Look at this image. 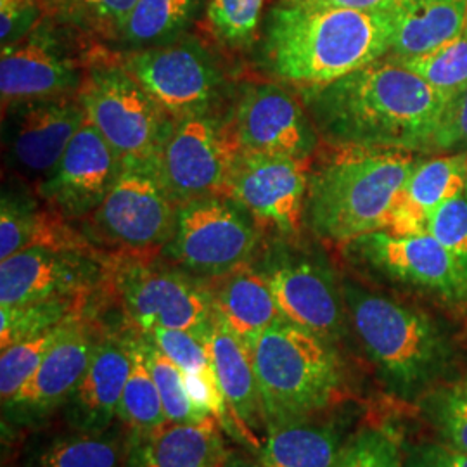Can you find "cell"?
I'll use <instances>...</instances> for the list:
<instances>
[{"instance_id": "obj_1", "label": "cell", "mask_w": 467, "mask_h": 467, "mask_svg": "<svg viewBox=\"0 0 467 467\" xmlns=\"http://www.w3.org/2000/svg\"><path fill=\"white\" fill-rule=\"evenodd\" d=\"M318 134L334 146L434 150L447 102L397 57L303 90Z\"/></svg>"}, {"instance_id": "obj_2", "label": "cell", "mask_w": 467, "mask_h": 467, "mask_svg": "<svg viewBox=\"0 0 467 467\" xmlns=\"http://www.w3.org/2000/svg\"><path fill=\"white\" fill-rule=\"evenodd\" d=\"M393 34V11L283 0L268 19V65L287 84L318 88L381 59Z\"/></svg>"}, {"instance_id": "obj_3", "label": "cell", "mask_w": 467, "mask_h": 467, "mask_svg": "<svg viewBox=\"0 0 467 467\" xmlns=\"http://www.w3.org/2000/svg\"><path fill=\"white\" fill-rule=\"evenodd\" d=\"M416 163L410 150L336 146L310 170L305 204L308 227L341 244L383 231Z\"/></svg>"}, {"instance_id": "obj_4", "label": "cell", "mask_w": 467, "mask_h": 467, "mask_svg": "<svg viewBox=\"0 0 467 467\" xmlns=\"http://www.w3.org/2000/svg\"><path fill=\"white\" fill-rule=\"evenodd\" d=\"M343 298L368 360L397 397L412 400L445 378L453 347L433 317L350 281Z\"/></svg>"}, {"instance_id": "obj_5", "label": "cell", "mask_w": 467, "mask_h": 467, "mask_svg": "<svg viewBox=\"0 0 467 467\" xmlns=\"http://www.w3.org/2000/svg\"><path fill=\"white\" fill-rule=\"evenodd\" d=\"M253 366L268 428L306 419L333 405L343 389V370L333 343L281 318L262 334Z\"/></svg>"}, {"instance_id": "obj_6", "label": "cell", "mask_w": 467, "mask_h": 467, "mask_svg": "<svg viewBox=\"0 0 467 467\" xmlns=\"http://www.w3.org/2000/svg\"><path fill=\"white\" fill-rule=\"evenodd\" d=\"M77 96L85 117L115 150L121 163L156 165L175 121L150 99L127 67H94Z\"/></svg>"}, {"instance_id": "obj_7", "label": "cell", "mask_w": 467, "mask_h": 467, "mask_svg": "<svg viewBox=\"0 0 467 467\" xmlns=\"http://www.w3.org/2000/svg\"><path fill=\"white\" fill-rule=\"evenodd\" d=\"M260 225L227 196H206L177 206L168 258L200 277H223L250 260Z\"/></svg>"}, {"instance_id": "obj_8", "label": "cell", "mask_w": 467, "mask_h": 467, "mask_svg": "<svg viewBox=\"0 0 467 467\" xmlns=\"http://www.w3.org/2000/svg\"><path fill=\"white\" fill-rule=\"evenodd\" d=\"M353 262L389 283L414 289L451 306L467 303V268L431 234H366L350 241Z\"/></svg>"}, {"instance_id": "obj_9", "label": "cell", "mask_w": 467, "mask_h": 467, "mask_svg": "<svg viewBox=\"0 0 467 467\" xmlns=\"http://www.w3.org/2000/svg\"><path fill=\"white\" fill-rule=\"evenodd\" d=\"M235 154L231 127L208 115L187 118L173 123L156 170L179 206L206 196H223Z\"/></svg>"}, {"instance_id": "obj_10", "label": "cell", "mask_w": 467, "mask_h": 467, "mask_svg": "<svg viewBox=\"0 0 467 467\" xmlns=\"http://www.w3.org/2000/svg\"><path fill=\"white\" fill-rule=\"evenodd\" d=\"M173 121L208 115L220 92V73L194 42L154 46L121 63Z\"/></svg>"}, {"instance_id": "obj_11", "label": "cell", "mask_w": 467, "mask_h": 467, "mask_svg": "<svg viewBox=\"0 0 467 467\" xmlns=\"http://www.w3.org/2000/svg\"><path fill=\"white\" fill-rule=\"evenodd\" d=\"M310 160L237 150L223 196L241 204L260 227L291 235L305 220Z\"/></svg>"}, {"instance_id": "obj_12", "label": "cell", "mask_w": 467, "mask_h": 467, "mask_svg": "<svg viewBox=\"0 0 467 467\" xmlns=\"http://www.w3.org/2000/svg\"><path fill=\"white\" fill-rule=\"evenodd\" d=\"M123 306L142 333L181 329L208 337L215 324L213 296L184 274L134 264L121 268Z\"/></svg>"}, {"instance_id": "obj_13", "label": "cell", "mask_w": 467, "mask_h": 467, "mask_svg": "<svg viewBox=\"0 0 467 467\" xmlns=\"http://www.w3.org/2000/svg\"><path fill=\"white\" fill-rule=\"evenodd\" d=\"M177 204L161 184L156 165L123 163L94 222L109 241L132 251L165 246L173 233Z\"/></svg>"}, {"instance_id": "obj_14", "label": "cell", "mask_w": 467, "mask_h": 467, "mask_svg": "<svg viewBox=\"0 0 467 467\" xmlns=\"http://www.w3.org/2000/svg\"><path fill=\"white\" fill-rule=\"evenodd\" d=\"M274 300L283 317L334 343L345 334L347 305L343 287L316 260L285 250L268 254L264 265Z\"/></svg>"}, {"instance_id": "obj_15", "label": "cell", "mask_w": 467, "mask_h": 467, "mask_svg": "<svg viewBox=\"0 0 467 467\" xmlns=\"http://www.w3.org/2000/svg\"><path fill=\"white\" fill-rule=\"evenodd\" d=\"M231 134L237 150L310 160L317 148L314 119L298 99L275 84L244 88Z\"/></svg>"}, {"instance_id": "obj_16", "label": "cell", "mask_w": 467, "mask_h": 467, "mask_svg": "<svg viewBox=\"0 0 467 467\" xmlns=\"http://www.w3.org/2000/svg\"><path fill=\"white\" fill-rule=\"evenodd\" d=\"M5 161L19 175L42 181L84 125L78 96L30 100L4 111Z\"/></svg>"}, {"instance_id": "obj_17", "label": "cell", "mask_w": 467, "mask_h": 467, "mask_svg": "<svg viewBox=\"0 0 467 467\" xmlns=\"http://www.w3.org/2000/svg\"><path fill=\"white\" fill-rule=\"evenodd\" d=\"M121 167L123 163L115 150L85 119L57 165L36 185V192L57 217L94 215L115 184Z\"/></svg>"}, {"instance_id": "obj_18", "label": "cell", "mask_w": 467, "mask_h": 467, "mask_svg": "<svg viewBox=\"0 0 467 467\" xmlns=\"http://www.w3.org/2000/svg\"><path fill=\"white\" fill-rule=\"evenodd\" d=\"M85 77L46 25L13 46L2 47L0 94L4 111L30 100L78 92Z\"/></svg>"}, {"instance_id": "obj_19", "label": "cell", "mask_w": 467, "mask_h": 467, "mask_svg": "<svg viewBox=\"0 0 467 467\" xmlns=\"http://www.w3.org/2000/svg\"><path fill=\"white\" fill-rule=\"evenodd\" d=\"M99 277L98 264L80 250L32 246L0 264V306L77 298Z\"/></svg>"}, {"instance_id": "obj_20", "label": "cell", "mask_w": 467, "mask_h": 467, "mask_svg": "<svg viewBox=\"0 0 467 467\" xmlns=\"http://www.w3.org/2000/svg\"><path fill=\"white\" fill-rule=\"evenodd\" d=\"M96 345L98 339L84 324L71 320L30 379L2 405L4 416L13 422H34L65 405L88 368Z\"/></svg>"}, {"instance_id": "obj_21", "label": "cell", "mask_w": 467, "mask_h": 467, "mask_svg": "<svg viewBox=\"0 0 467 467\" xmlns=\"http://www.w3.org/2000/svg\"><path fill=\"white\" fill-rule=\"evenodd\" d=\"M132 368V337H102L82 379L65 403L77 431H104L115 424Z\"/></svg>"}, {"instance_id": "obj_22", "label": "cell", "mask_w": 467, "mask_h": 467, "mask_svg": "<svg viewBox=\"0 0 467 467\" xmlns=\"http://www.w3.org/2000/svg\"><path fill=\"white\" fill-rule=\"evenodd\" d=\"M208 348L233 420L234 434L260 451L267 436V419L251 351L220 318H215L208 336Z\"/></svg>"}, {"instance_id": "obj_23", "label": "cell", "mask_w": 467, "mask_h": 467, "mask_svg": "<svg viewBox=\"0 0 467 467\" xmlns=\"http://www.w3.org/2000/svg\"><path fill=\"white\" fill-rule=\"evenodd\" d=\"M215 418L165 422L154 431L130 436L125 467H223L229 457Z\"/></svg>"}, {"instance_id": "obj_24", "label": "cell", "mask_w": 467, "mask_h": 467, "mask_svg": "<svg viewBox=\"0 0 467 467\" xmlns=\"http://www.w3.org/2000/svg\"><path fill=\"white\" fill-rule=\"evenodd\" d=\"M467 187V154H451L418 161L395 201L384 233L428 234L434 212Z\"/></svg>"}, {"instance_id": "obj_25", "label": "cell", "mask_w": 467, "mask_h": 467, "mask_svg": "<svg viewBox=\"0 0 467 467\" xmlns=\"http://www.w3.org/2000/svg\"><path fill=\"white\" fill-rule=\"evenodd\" d=\"M213 296L215 316L253 353L258 337L281 320L274 295L262 270L243 265L222 277Z\"/></svg>"}, {"instance_id": "obj_26", "label": "cell", "mask_w": 467, "mask_h": 467, "mask_svg": "<svg viewBox=\"0 0 467 467\" xmlns=\"http://www.w3.org/2000/svg\"><path fill=\"white\" fill-rule=\"evenodd\" d=\"M393 57L407 61L466 30L467 0H400L393 9Z\"/></svg>"}, {"instance_id": "obj_27", "label": "cell", "mask_w": 467, "mask_h": 467, "mask_svg": "<svg viewBox=\"0 0 467 467\" xmlns=\"http://www.w3.org/2000/svg\"><path fill=\"white\" fill-rule=\"evenodd\" d=\"M347 443L333 426L296 419L268 428L258 451L265 467H336Z\"/></svg>"}, {"instance_id": "obj_28", "label": "cell", "mask_w": 467, "mask_h": 467, "mask_svg": "<svg viewBox=\"0 0 467 467\" xmlns=\"http://www.w3.org/2000/svg\"><path fill=\"white\" fill-rule=\"evenodd\" d=\"M130 440L113 424L104 431H77L40 445L26 467H125Z\"/></svg>"}, {"instance_id": "obj_29", "label": "cell", "mask_w": 467, "mask_h": 467, "mask_svg": "<svg viewBox=\"0 0 467 467\" xmlns=\"http://www.w3.org/2000/svg\"><path fill=\"white\" fill-rule=\"evenodd\" d=\"M75 235L61 222L36 208L34 201L4 192L0 208V260H7L32 246L80 250Z\"/></svg>"}, {"instance_id": "obj_30", "label": "cell", "mask_w": 467, "mask_h": 467, "mask_svg": "<svg viewBox=\"0 0 467 467\" xmlns=\"http://www.w3.org/2000/svg\"><path fill=\"white\" fill-rule=\"evenodd\" d=\"M118 419L123 428L132 431V436L150 433L167 422L161 397L144 350L142 334L132 337V368L121 395Z\"/></svg>"}, {"instance_id": "obj_31", "label": "cell", "mask_w": 467, "mask_h": 467, "mask_svg": "<svg viewBox=\"0 0 467 467\" xmlns=\"http://www.w3.org/2000/svg\"><path fill=\"white\" fill-rule=\"evenodd\" d=\"M196 7L198 0H137L121 38L137 47L168 42L191 23Z\"/></svg>"}, {"instance_id": "obj_32", "label": "cell", "mask_w": 467, "mask_h": 467, "mask_svg": "<svg viewBox=\"0 0 467 467\" xmlns=\"http://www.w3.org/2000/svg\"><path fill=\"white\" fill-rule=\"evenodd\" d=\"M77 298H54L34 301L16 306H0V348H7L17 341L46 333L77 317Z\"/></svg>"}, {"instance_id": "obj_33", "label": "cell", "mask_w": 467, "mask_h": 467, "mask_svg": "<svg viewBox=\"0 0 467 467\" xmlns=\"http://www.w3.org/2000/svg\"><path fill=\"white\" fill-rule=\"evenodd\" d=\"M401 63L451 100L467 87V32L464 30L443 46Z\"/></svg>"}, {"instance_id": "obj_34", "label": "cell", "mask_w": 467, "mask_h": 467, "mask_svg": "<svg viewBox=\"0 0 467 467\" xmlns=\"http://www.w3.org/2000/svg\"><path fill=\"white\" fill-rule=\"evenodd\" d=\"M142 339L168 422H201L204 419L213 418L192 400L185 386L184 374L181 368L175 362H171L150 337L142 334Z\"/></svg>"}, {"instance_id": "obj_35", "label": "cell", "mask_w": 467, "mask_h": 467, "mask_svg": "<svg viewBox=\"0 0 467 467\" xmlns=\"http://www.w3.org/2000/svg\"><path fill=\"white\" fill-rule=\"evenodd\" d=\"M77 318V317H75ZM71 318V320H75ZM63 322L46 333L36 334L28 339L17 341L2 350L0 357V397L2 405L11 400L21 386L30 379L44 357L49 353L54 343L65 334L69 322Z\"/></svg>"}, {"instance_id": "obj_36", "label": "cell", "mask_w": 467, "mask_h": 467, "mask_svg": "<svg viewBox=\"0 0 467 467\" xmlns=\"http://www.w3.org/2000/svg\"><path fill=\"white\" fill-rule=\"evenodd\" d=\"M265 0H208L206 21L220 42L234 49L253 44Z\"/></svg>"}, {"instance_id": "obj_37", "label": "cell", "mask_w": 467, "mask_h": 467, "mask_svg": "<svg viewBox=\"0 0 467 467\" xmlns=\"http://www.w3.org/2000/svg\"><path fill=\"white\" fill-rule=\"evenodd\" d=\"M426 416L449 447L467 453V378L431 391Z\"/></svg>"}, {"instance_id": "obj_38", "label": "cell", "mask_w": 467, "mask_h": 467, "mask_svg": "<svg viewBox=\"0 0 467 467\" xmlns=\"http://www.w3.org/2000/svg\"><path fill=\"white\" fill-rule=\"evenodd\" d=\"M146 337L167 355L171 362H175L184 376H196L218 381L217 372L212 362V355L208 348V337L200 334L181 331V329H152L150 333H142Z\"/></svg>"}, {"instance_id": "obj_39", "label": "cell", "mask_w": 467, "mask_h": 467, "mask_svg": "<svg viewBox=\"0 0 467 467\" xmlns=\"http://www.w3.org/2000/svg\"><path fill=\"white\" fill-rule=\"evenodd\" d=\"M75 23L106 36H123L137 0H52Z\"/></svg>"}, {"instance_id": "obj_40", "label": "cell", "mask_w": 467, "mask_h": 467, "mask_svg": "<svg viewBox=\"0 0 467 467\" xmlns=\"http://www.w3.org/2000/svg\"><path fill=\"white\" fill-rule=\"evenodd\" d=\"M336 467H405V459L391 434L366 430L348 440Z\"/></svg>"}, {"instance_id": "obj_41", "label": "cell", "mask_w": 467, "mask_h": 467, "mask_svg": "<svg viewBox=\"0 0 467 467\" xmlns=\"http://www.w3.org/2000/svg\"><path fill=\"white\" fill-rule=\"evenodd\" d=\"M428 234L467 268V187L434 212Z\"/></svg>"}, {"instance_id": "obj_42", "label": "cell", "mask_w": 467, "mask_h": 467, "mask_svg": "<svg viewBox=\"0 0 467 467\" xmlns=\"http://www.w3.org/2000/svg\"><path fill=\"white\" fill-rule=\"evenodd\" d=\"M42 16L38 0H0L2 47L13 46L34 32Z\"/></svg>"}, {"instance_id": "obj_43", "label": "cell", "mask_w": 467, "mask_h": 467, "mask_svg": "<svg viewBox=\"0 0 467 467\" xmlns=\"http://www.w3.org/2000/svg\"><path fill=\"white\" fill-rule=\"evenodd\" d=\"M434 150H455L457 154H467V87L447 102Z\"/></svg>"}, {"instance_id": "obj_44", "label": "cell", "mask_w": 467, "mask_h": 467, "mask_svg": "<svg viewBox=\"0 0 467 467\" xmlns=\"http://www.w3.org/2000/svg\"><path fill=\"white\" fill-rule=\"evenodd\" d=\"M405 467H467V453L455 451L447 443L426 441L409 451Z\"/></svg>"}, {"instance_id": "obj_45", "label": "cell", "mask_w": 467, "mask_h": 467, "mask_svg": "<svg viewBox=\"0 0 467 467\" xmlns=\"http://www.w3.org/2000/svg\"><path fill=\"white\" fill-rule=\"evenodd\" d=\"M293 2H306V4L357 9V11H393L400 0H293Z\"/></svg>"}, {"instance_id": "obj_46", "label": "cell", "mask_w": 467, "mask_h": 467, "mask_svg": "<svg viewBox=\"0 0 467 467\" xmlns=\"http://www.w3.org/2000/svg\"><path fill=\"white\" fill-rule=\"evenodd\" d=\"M223 467H265L260 461L258 462H253L250 459H244V457H239V455H229L227 461H225V466Z\"/></svg>"}, {"instance_id": "obj_47", "label": "cell", "mask_w": 467, "mask_h": 467, "mask_svg": "<svg viewBox=\"0 0 467 467\" xmlns=\"http://www.w3.org/2000/svg\"><path fill=\"white\" fill-rule=\"evenodd\" d=\"M466 32H467V23H466Z\"/></svg>"}]
</instances>
